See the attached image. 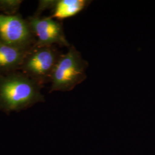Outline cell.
Instances as JSON below:
<instances>
[{
  "label": "cell",
  "mask_w": 155,
  "mask_h": 155,
  "mask_svg": "<svg viewBox=\"0 0 155 155\" xmlns=\"http://www.w3.org/2000/svg\"><path fill=\"white\" fill-rule=\"evenodd\" d=\"M43 87L20 71L0 75V110L10 113L44 102Z\"/></svg>",
  "instance_id": "1"
},
{
  "label": "cell",
  "mask_w": 155,
  "mask_h": 155,
  "mask_svg": "<svg viewBox=\"0 0 155 155\" xmlns=\"http://www.w3.org/2000/svg\"><path fill=\"white\" fill-rule=\"evenodd\" d=\"M88 66L81 53L71 45L67 53L61 54L54 70L50 93L73 90L86 79V70Z\"/></svg>",
  "instance_id": "2"
},
{
  "label": "cell",
  "mask_w": 155,
  "mask_h": 155,
  "mask_svg": "<svg viewBox=\"0 0 155 155\" xmlns=\"http://www.w3.org/2000/svg\"><path fill=\"white\" fill-rule=\"evenodd\" d=\"M61 54L56 45H35L27 53L20 71L44 86L51 82L54 70Z\"/></svg>",
  "instance_id": "3"
},
{
  "label": "cell",
  "mask_w": 155,
  "mask_h": 155,
  "mask_svg": "<svg viewBox=\"0 0 155 155\" xmlns=\"http://www.w3.org/2000/svg\"><path fill=\"white\" fill-rule=\"evenodd\" d=\"M0 40L23 50H30L36 39L27 19L20 13L13 15L0 14Z\"/></svg>",
  "instance_id": "4"
},
{
  "label": "cell",
  "mask_w": 155,
  "mask_h": 155,
  "mask_svg": "<svg viewBox=\"0 0 155 155\" xmlns=\"http://www.w3.org/2000/svg\"><path fill=\"white\" fill-rule=\"evenodd\" d=\"M36 39V45L51 46L58 45L69 48L70 44L67 41L61 21L51 17L35 16L26 18Z\"/></svg>",
  "instance_id": "5"
},
{
  "label": "cell",
  "mask_w": 155,
  "mask_h": 155,
  "mask_svg": "<svg viewBox=\"0 0 155 155\" xmlns=\"http://www.w3.org/2000/svg\"><path fill=\"white\" fill-rule=\"evenodd\" d=\"M29 50L12 46L0 40V75L20 71Z\"/></svg>",
  "instance_id": "6"
},
{
  "label": "cell",
  "mask_w": 155,
  "mask_h": 155,
  "mask_svg": "<svg viewBox=\"0 0 155 155\" xmlns=\"http://www.w3.org/2000/svg\"><path fill=\"white\" fill-rule=\"evenodd\" d=\"M87 0H52L51 17L61 21L74 16L91 3Z\"/></svg>",
  "instance_id": "7"
},
{
  "label": "cell",
  "mask_w": 155,
  "mask_h": 155,
  "mask_svg": "<svg viewBox=\"0 0 155 155\" xmlns=\"http://www.w3.org/2000/svg\"><path fill=\"white\" fill-rule=\"evenodd\" d=\"M22 2L21 0H0V12L5 15H16Z\"/></svg>",
  "instance_id": "8"
}]
</instances>
